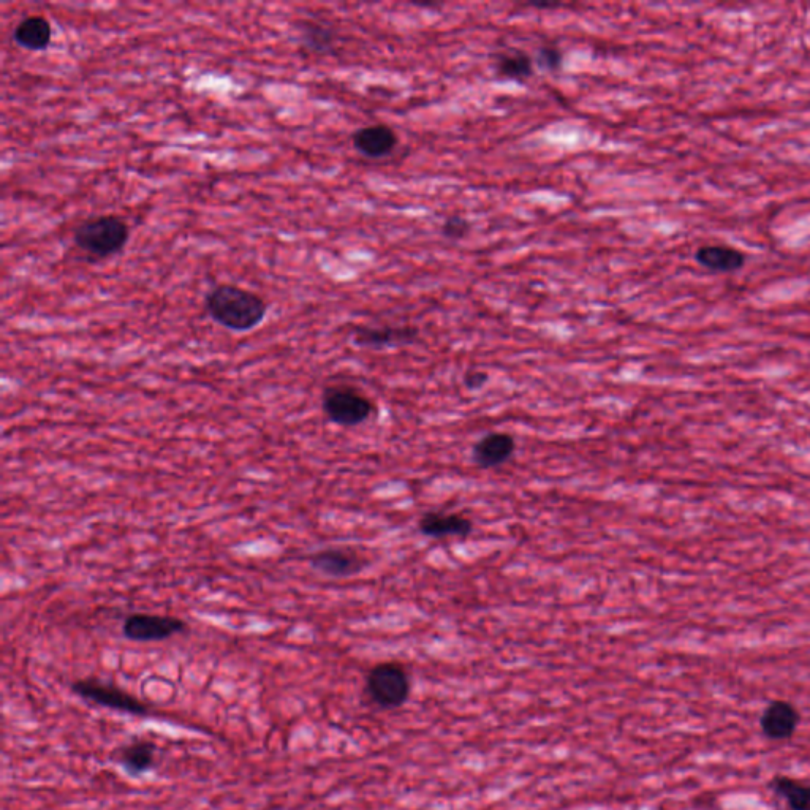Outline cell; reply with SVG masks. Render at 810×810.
Segmentation results:
<instances>
[{
    "label": "cell",
    "mask_w": 810,
    "mask_h": 810,
    "mask_svg": "<svg viewBox=\"0 0 810 810\" xmlns=\"http://www.w3.org/2000/svg\"><path fill=\"white\" fill-rule=\"evenodd\" d=\"M205 307L217 325L235 333H247L262 325L268 312V304L263 298L230 284L212 288L206 295Z\"/></svg>",
    "instance_id": "obj_1"
},
{
    "label": "cell",
    "mask_w": 810,
    "mask_h": 810,
    "mask_svg": "<svg viewBox=\"0 0 810 810\" xmlns=\"http://www.w3.org/2000/svg\"><path fill=\"white\" fill-rule=\"evenodd\" d=\"M130 228L114 214L84 220L73 231V243L78 249L95 258H108L119 254L129 243Z\"/></svg>",
    "instance_id": "obj_2"
},
{
    "label": "cell",
    "mask_w": 810,
    "mask_h": 810,
    "mask_svg": "<svg viewBox=\"0 0 810 810\" xmlns=\"http://www.w3.org/2000/svg\"><path fill=\"white\" fill-rule=\"evenodd\" d=\"M322 409L331 423L342 428H355L366 423L374 415L375 405L371 398L358 388L350 385H333L323 391Z\"/></svg>",
    "instance_id": "obj_3"
},
{
    "label": "cell",
    "mask_w": 810,
    "mask_h": 810,
    "mask_svg": "<svg viewBox=\"0 0 810 810\" xmlns=\"http://www.w3.org/2000/svg\"><path fill=\"white\" fill-rule=\"evenodd\" d=\"M366 692L383 709L401 708L410 697V676L399 662H382L369 671Z\"/></svg>",
    "instance_id": "obj_4"
},
{
    "label": "cell",
    "mask_w": 810,
    "mask_h": 810,
    "mask_svg": "<svg viewBox=\"0 0 810 810\" xmlns=\"http://www.w3.org/2000/svg\"><path fill=\"white\" fill-rule=\"evenodd\" d=\"M72 690L78 697L89 701L92 705L125 712L130 716L144 717L151 714V709L144 705L143 701L110 682L95 678L78 679L73 682Z\"/></svg>",
    "instance_id": "obj_5"
},
{
    "label": "cell",
    "mask_w": 810,
    "mask_h": 810,
    "mask_svg": "<svg viewBox=\"0 0 810 810\" xmlns=\"http://www.w3.org/2000/svg\"><path fill=\"white\" fill-rule=\"evenodd\" d=\"M187 630L186 621L175 616L133 613L125 617L122 635L135 643H157Z\"/></svg>",
    "instance_id": "obj_6"
},
{
    "label": "cell",
    "mask_w": 810,
    "mask_h": 810,
    "mask_svg": "<svg viewBox=\"0 0 810 810\" xmlns=\"http://www.w3.org/2000/svg\"><path fill=\"white\" fill-rule=\"evenodd\" d=\"M312 570L334 580L352 578L364 572L368 559L349 546H330L312 554L309 559Z\"/></svg>",
    "instance_id": "obj_7"
},
{
    "label": "cell",
    "mask_w": 810,
    "mask_h": 810,
    "mask_svg": "<svg viewBox=\"0 0 810 810\" xmlns=\"http://www.w3.org/2000/svg\"><path fill=\"white\" fill-rule=\"evenodd\" d=\"M418 330L412 325L358 326L353 331V344L363 349L383 350L413 344Z\"/></svg>",
    "instance_id": "obj_8"
},
{
    "label": "cell",
    "mask_w": 810,
    "mask_h": 810,
    "mask_svg": "<svg viewBox=\"0 0 810 810\" xmlns=\"http://www.w3.org/2000/svg\"><path fill=\"white\" fill-rule=\"evenodd\" d=\"M801 722L798 708L790 701L774 700L760 716L761 733L771 741H788L795 736Z\"/></svg>",
    "instance_id": "obj_9"
},
{
    "label": "cell",
    "mask_w": 810,
    "mask_h": 810,
    "mask_svg": "<svg viewBox=\"0 0 810 810\" xmlns=\"http://www.w3.org/2000/svg\"><path fill=\"white\" fill-rule=\"evenodd\" d=\"M516 440L508 432H489L475 443L472 458L481 469L504 466L515 456Z\"/></svg>",
    "instance_id": "obj_10"
},
{
    "label": "cell",
    "mask_w": 810,
    "mask_h": 810,
    "mask_svg": "<svg viewBox=\"0 0 810 810\" xmlns=\"http://www.w3.org/2000/svg\"><path fill=\"white\" fill-rule=\"evenodd\" d=\"M353 148L368 159H383L398 148L399 138L385 124L368 125L356 130L352 137Z\"/></svg>",
    "instance_id": "obj_11"
},
{
    "label": "cell",
    "mask_w": 810,
    "mask_h": 810,
    "mask_svg": "<svg viewBox=\"0 0 810 810\" xmlns=\"http://www.w3.org/2000/svg\"><path fill=\"white\" fill-rule=\"evenodd\" d=\"M421 534L436 540L458 537L466 538L474 532V523L467 516L443 511H428L418 521Z\"/></svg>",
    "instance_id": "obj_12"
},
{
    "label": "cell",
    "mask_w": 810,
    "mask_h": 810,
    "mask_svg": "<svg viewBox=\"0 0 810 810\" xmlns=\"http://www.w3.org/2000/svg\"><path fill=\"white\" fill-rule=\"evenodd\" d=\"M695 260L698 265L714 273H735L744 268L747 258L744 252L735 247L708 244L695 252Z\"/></svg>",
    "instance_id": "obj_13"
},
{
    "label": "cell",
    "mask_w": 810,
    "mask_h": 810,
    "mask_svg": "<svg viewBox=\"0 0 810 810\" xmlns=\"http://www.w3.org/2000/svg\"><path fill=\"white\" fill-rule=\"evenodd\" d=\"M53 29L48 19L40 15H32L19 21L13 31V40L21 48L31 51H43L51 45Z\"/></svg>",
    "instance_id": "obj_14"
},
{
    "label": "cell",
    "mask_w": 810,
    "mask_h": 810,
    "mask_svg": "<svg viewBox=\"0 0 810 810\" xmlns=\"http://www.w3.org/2000/svg\"><path fill=\"white\" fill-rule=\"evenodd\" d=\"M156 752L157 746L154 742L140 739L122 747L118 761L127 773L138 776L148 773L156 766Z\"/></svg>",
    "instance_id": "obj_15"
},
{
    "label": "cell",
    "mask_w": 810,
    "mask_h": 810,
    "mask_svg": "<svg viewBox=\"0 0 810 810\" xmlns=\"http://www.w3.org/2000/svg\"><path fill=\"white\" fill-rule=\"evenodd\" d=\"M769 790L784 799L790 810H810V784L788 776H774L769 780Z\"/></svg>",
    "instance_id": "obj_16"
},
{
    "label": "cell",
    "mask_w": 810,
    "mask_h": 810,
    "mask_svg": "<svg viewBox=\"0 0 810 810\" xmlns=\"http://www.w3.org/2000/svg\"><path fill=\"white\" fill-rule=\"evenodd\" d=\"M300 38L304 48L312 53L330 54L336 48V34L322 23L304 21L300 26Z\"/></svg>",
    "instance_id": "obj_17"
},
{
    "label": "cell",
    "mask_w": 810,
    "mask_h": 810,
    "mask_svg": "<svg viewBox=\"0 0 810 810\" xmlns=\"http://www.w3.org/2000/svg\"><path fill=\"white\" fill-rule=\"evenodd\" d=\"M534 59L521 50H510L497 61V73L511 80H526L534 73Z\"/></svg>",
    "instance_id": "obj_18"
},
{
    "label": "cell",
    "mask_w": 810,
    "mask_h": 810,
    "mask_svg": "<svg viewBox=\"0 0 810 810\" xmlns=\"http://www.w3.org/2000/svg\"><path fill=\"white\" fill-rule=\"evenodd\" d=\"M537 62L542 69L548 70V72H557V70L561 69L562 62H564V54L556 46H542L538 50Z\"/></svg>",
    "instance_id": "obj_19"
},
{
    "label": "cell",
    "mask_w": 810,
    "mask_h": 810,
    "mask_svg": "<svg viewBox=\"0 0 810 810\" xmlns=\"http://www.w3.org/2000/svg\"><path fill=\"white\" fill-rule=\"evenodd\" d=\"M470 228L472 227L464 217L451 216L443 222L442 235L448 239H462L469 235Z\"/></svg>",
    "instance_id": "obj_20"
},
{
    "label": "cell",
    "mask_w": 810,
    "mask_h": 810,
    "mask_svg": "<svg viewBox=\"0 0 810 810\" xmlns=\"http://www.w3.org/2000/svg\"><path fill=\"white\" fill-rule=\"evenodd\" d=\"M489 375L483 371H470L464 377V385L469 390H480L486 382H488Z\"/></svg>",
    "instance_id": "obj_21"
},
{
    "label": "cell",
    "mask_w": 810,
    "mask_h": 810,
    "mask_svg": "<svg viewBox=\"0 0 810 810\" xmlns=\"http://www.w3.org/2000/svg\"><path fill=\"white\" fill-rule=\"evenodd\" d=\"M529 7L538 8V10H556V8L564 7V4L561 2H532V4H527Z\"/></svg>",
    "instance_id": "obj_22"
},
{
    "label": "cell",
    "mask_w": 810,
    "mask_h": 810,
    "mask_svg": "<svg viewBox=\"0 0 810 810\" xmlns=\"http://www.w3.org/2000/svg\"><path fill=\"white\" fill-rule=\"evenodd\" d=\"M413 5H415V7H421V8H437V7H440V4H429V2H413Z\"/></svg>",
    "instance_id": "obj_23"
}]
</instances>
